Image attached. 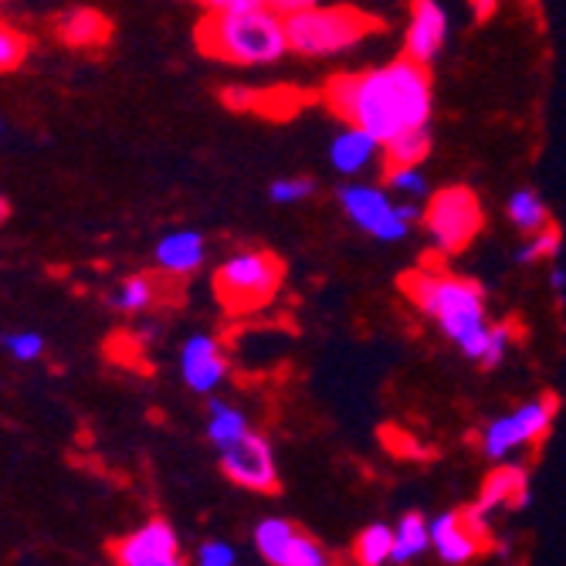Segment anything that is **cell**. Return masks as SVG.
I'll use <instances>...</instances> for the list:
<instances>
[{
	"mask_svg": "<svg viewBox=\"0 0 566 566\" xmlns=\"http://www.w3.org/2000/svg\"><path fill=\"white\" fill-rule=\"evenodd\" d=\"M329 164L343 177H359L374 164H384V143L359 126H343L329 143Z\"/></svg>",
	"mask_w": 566,
	"mask_h": 566,
	"instance_id": "2e32d148",
	"label": "cell"
},
{
	"mask_svg": "<svg viewBox=\"0 0 566 566\" xmlns=\"http://www.w3.org/2000/svg\"><path fill=\"white\" fill-rule=\"evenodd\" d=\"M55 34L69 48L98 51L113 41V21L95 8H72L55 21Z\"/></svg>",
	"mask_w": 566,
	"mask_h": 566,
	"instance_id": "ac0fdd59",
	"label": "cell"
},
{
	"mask_svg": "<svg viewBox=\"0 0 566 566\" xmlns=\"http://www.w3.org/2000/svg\"><path fill=\"white\" fill-rule=\"evenodd\" d=\"M431 546V526L421 512H407V516L394 526V556L390 563H410L418 559L421 553H428Z\"/></svg>",
	"mask_w": 566,
	"mask_h": 566,
	"instance_id": "603a6c76",
	"label": "cell"
},
{
	"mask_svg": "<svg viewBox=\"0 0 566 566\" xmlns=\"http://www.w3.org/2000/svg\"><path fill=\"white\" fill-rule=\"evenodd\" d=\"M285 285V262L269 248L234 251L214 272V295L228 316H254L269 308Z\"/></svg>",
	"mask_w": 566,
	"mask_h": 566,
	"instance_id": "277c9868",
	"label": "cell"
},
{
	"mask_svg": "<svg viewBox=\"0 0 566 566\" xmlns=\"http://www.w3.org/2000/svg\"><path fill=\"white\" fill-rule=\"evenodd\" d=\"M509 349H512V323H495L492 333H489V343H485V353H482L479 367H485V370L499 367L502 359L509 356Z\"/></svg>",
	"mask_w": 566,
	"mask_h": 566,
	"instance_id": "f546056e",
	"label": "cell"
},
{
	"mask_svg": "<svg viewBox=\"0 0 566 566\" xmlns=\"http://www.w3.org/2000/svg\"><path fill=\"white\" fill-rule=\"evenodd\" d=\"M384 187L390 193H400L403 200L431 197V180L421 167H384Z\"/></svg>",
	"mask_w": 566,
	"mask_h": 566,
	"instance_id": "d4e9b609",
	"label": "cell"
},
{
	"mask_svg": "<svg viewBox=\"0 0 566 566\" xmlns=\"http://www.w3.org/2000/svg\"><path fill=\"white\" fill-rule=\"evenodd\" d=\"M0 136H4V123H0Z\"/></svg>",
	"mask_w": 566,
	"mask_h": 566,
	"instance_id": "8d00e7d4",
	"label": "cell"
},
{
	"mask_svg": "<svg viewBox=\"0 0 566 566\" xmlns=\"http://www.w3.org/2000/svg\"><path fill=\"white\" fill-rule=\"evenodd\" d=\"M505 214L512 221V228L523 231L526 238L543 231L546 224H553V214H549V203L533 190V187H520L516 193L509 197L505 203Z\"/></svg>",
	"mask_w": 566,
	"mask_h": 566,
	"instance_id": "44dd1931",
	"label": "cell"
},
{
	"mask_svg": "<svg viewBox=\"0 0 566 566\" xmlns=\"http://www.w3.org/2000/svg\"><path fill=\"white\" fill-rule=\"evenodd\" d=\"M394 556V530L384 523L367 526L353 543V559L359 566H387Z\"/></svg>",
	"mask_w": 566,
	"mask_h": 566,
	"instance_id": "cb8c5ba5",
	"label": "cell"
},
{
	"mask_svg": "<svg viewBox=\"0 0 566 566\" xmlns=\"http://www.w3.org/2000/svg\"><path fill=\"white\" fill-rule=\"evenodd\" d=\"M197 4L208 14H231V11H251V8H265V0H197Z\"/></svg>",
	"mask_w": 566,
	"mask_h": 566,
	"instance_id": "1f68e13d",
	"label": "cell"
},
{
	"mask_svg": "<svg viewBox=\"0 0 566 566\" xmlns=\"http://www.w3.org/2000/svg\"><path fill=\"white\" fill-rule=\"evenodd\" d=\"M431 244L441 254H461L465 248H472V241L482 234L485 228V211L482 200L472 187L465 184H451L441 187L428 197V208L421 218Z\"/></svg>",
	"mask_w": 566,
	"mask_h": 566,
	"instance_id": "8992f818",
	"label": "cell"
},
{
	"mask_svg": "<svg viewBox=\"0 0 566 566\" xmlns=\"http://www.w3.org/2000/svg\"><path fill=\"white\" fill-rule=\"evenodd\" d=\"M336 200H339L346 221H353V228L370 234L374 241L394 244V241H403L407 231H410V224L400 218L397 200L390 197L387 187H377V184H343L336 190Z\"/></svg>",
	"mask_w": 566,
	"mask_h": 566,
	"instance_id": "ba28073f",
	"label": "cell"
},
{
	"mask_svg": "<svg viewBox=\"0 0 566 566\" xmlns=\"http://www.w3.org/2000/svg\"><path fill=\"white\" fill-rule=\"evenodd\" d=\"M316 4H319V0H265V8L275 11V14H282V18H292L298 11L316 8Z\"/></svg>",
	"mask_w": 566,
	"mask_h": 566,
	"instance_id": "d6a6232c",
	"label": "cell"
},
{
	"mask_svg": "<svg viewBox=\"0 0 566 566\" xmlns=\"http://www.w3.org/2000/svg\"><path fill=\"white\" fill-rule=\"evenodd\" d=\"M109 553L116 566H187L177 530L167 520H149L139 530L119 536Z\"/></svg>",
	"mask_w": 566,
	"mask_h": 566,
	"instance_id": "7c38bea8",
	"label": "cell"
},
{
	"mask_svg": "<svg viewBox=\"0 0 566 566\" xmlns=\"http://www.w3.org/2000/svg\"><path fill=\"white\" fill-rule=\"evenodd\" d=\"M193 38L208 59H218L224 65H241V69L275 65L289 55L285 18L269 8L231 11V14L203 11Z\"/></svg>",
	"mask_w": 566,
	"mask_h": 566,
	"instance_id": "3957f363",
	"label": "cell"
},
{
	"mask_svg": "<svg viewBox=\"0 0 566 566\" xmlns=\"http://www.w3.org/2000/svg\"><path fill=\"white\" fill-rule=\"evenodd\" d=\"M549 285H553V292H556V295H563V292H566V272H563L559 265L549 272Z\"/></svg>",
	"mask_w": 566,
	"mask_h": 566,
	"instance_id": "e575fe53",
	"label": "cell"
},
{
	"mask_svg": "<svg viewBox=\"0 0 566 566\" xmlns=\"http://www.w3.org/2000/svg\"><path fill=\"white\" fill-rule=\"evenodd\" d=\"M431 126L403 129L400 136L384 143V167H421L431 157Z\"/></svg>",
	"mask_w": 566,
	"mask_h": 566,
	"instance_id": "ffe728a7",
	"label": "cell"
},
{
	"mask_svg": "<svg viewBox=\"0 0 566 566\" xmlns=\"http://www.w3.org/2000/svg\"><path fill=\"white\" fill-rule=\"evenodd\" d=\"M444 41H448V11L438 0H415L407 18L403 55L431 69L434 59L444 51Z\"/></svg>",
	"mask_w": 566,
	"mask_h": 566,
	"instance_id": "5bb4252c",
	"label": "cell"
},
{
	"mask_svg": "<svg viewBox=\"0 0 566 566\" xmlns=\"http://www.w3.org/2000/svg\"><path fill=\"white\" fill-rule=\"evenodd\" d=\"M11 218V203H8V197L4 193H0V224H4Z\"/></svg>",
	"mask_w": 566,
	"mask_h": 566,
	"instance_id": "d590c367",
	"label": "cell"
},
{
	"mask_svg": "<svg viewBox=\"0 0 566 566\" xmlns=\"http://www.w3.org/2000/svg\"><path fill=\"white\" fill-rule=\"evenodd\" d=\"M556 410H559V400L553 394H543V397L520 403L516 410H509V415L489 421L482 431V454L495 461V465H502V461L516 458L520 451L539 444L556 421Z\"/></svg>",
	"mask_w": 566,
	"mask_h": 566,
	"instance_id": "52a82bcc",
	"label": "cell"
},
{
	"mask_svg": "<svg viewBox=\"0 0 566 566\" xmlns=\"http://www.w3.org/2000/svg\"><path fill=\"white\" fill-rule=\"evenodd\" d=\"M380 31V21L359 8L333 4V8H308L285 18L289 51L298 59H329L356 48L364 38Z\"/></svg>",
	"mask_w": 566,
	"mask_h": 566,
	"instance_id": "5b68a950",
	"label": "cell"
},
{
	"mask_svg": "<svg viewBox=\"0 0 566 566\" xmlns=\"http://www.w3.org/2000/svg\"><path fill=\"white\" fill-rule=\"evenodd\" d=\"M167 275H153V272H136V275H126L113 292H109V305L116 313H126V316H139V313H149V308H157L164 298H167Z\"/></svg>",
	"mask_w": 566,
	"mask_h": 566,
	"instance_id": "d6986e66",
	"label": "cell"
},
{
	"mask_svg": "<svg viewBox=\"0 0 566 566\" xmlns=\"http://www.w3.org/2000/svg\"><path fill=\"white\" fill-rule=\"evenodd\" d=\"M489 543V520L475 509H451L431 523V546L441 563L465 566Z\"/></svg>",
	"mask_w": 566,
	"mask_h": 566,
	"instance_id": "8fae6325",
	"label": "cell"
},
{
	"mask_svg": "<svg viewBox=\"0 0 566 566\" xmlns=\"http://www.w3.org/2000/svg\"><path fill=\"white\" fill-rule=\"evenodd\" d=\"M563 248V231L556 224H546L543 231L530 234L526 244L516 251V262L520 265H539V262H553Z\"/></svg>",
	"mask_w": 566,
	"mask_h": 566,
	"instance_id": "484cf974",
	"label": "cell"
},
{
	"mask_svg": "<svg viewBox=\"0 0 566 566\" xmlns=\"http://www.w3.org/2000/svg\"><path fill=\"white\" fill-rule=\"evenodd\" d=\"M313 193H316L313 177H279L269 184V200L279 203V208H292V203H302Z\"/></svg>",
	"mask_w": 566,
	"mask_h": 566,
	"instance_id": "83f0119b",
	"label": "cell"
},
{
	"mask_svg": "<svg viewBox=\"0 0 566 566\" xmlns=\"http://www.w3.org/2000/svg\"><path fill=\"white\" fill-rule=\"evenodd\" d=\"M153 262H157V272L167 275L170 282H184L197 275L203 262H208V238L193 228H174L153 248Z\"/></svg>",
	"mask_w": 566,
	"mask_h": 566,
	"instance_id": "9a60e30c",
	"label": "cell"
},
{
	"mask_svg": "<svg viewBox=\"0 0 566 566\" xmlns=\"http://www.w3.org/2000/svg\"><path fill=\"white\" fill-rule=\"evenodd\" d=\"M251 431V424H248V418H244V410H238L234 403H228V400H218V397H211V403H208V441L221 451V448H228V444H234L241 434H248Z\"/></svg>",
	"mask_w": 566,
	"mask_h": 566,
	"instance_id": "7402d4cb",
	"label": "cell"
},
{
	"mask_svg": "<svg viewBox=\"0 0 566 566\" xmlns=\"http://www.w3.org/2000/svg\"><path fill=\"white\" fill-rule=\"evenodd\" d=\"M197 566H234L238 563V553L231 543L224 539H208V543H200L197 546V556H193Z\"/></svg>",
	"mask_w": 566,
	"mask_h": 566,
	"instance_id": "4dcf8cb0",
	"label": "cell"
},
{
	"mask_svg": "<svg viewBox=\"0 0 566 566\" xmlns=\"http://www.w3.org/2000/svg\"><path fill=\"white\" fill-rule=\"evenodd\" d=\"M28 51H31L28 34L18 31L8 21H0V75H4V72H18L24 65V59H28Z\"/></svg>",
	"mask_w": 566,
	"mask_h": 566,
	"instance_id": "4316f807",
	"label": "cell"
},
{
	"mask_svg": "<svg viewBox=\"0 0 566 566\" xmlns=\"http://www.w3.org/2000/svg\"><path fill=\"white\" fill-rule=\"evenodd\" d=\"M530 502V475L520 465H502L485 479L479 502L472 505L475 512L489 520L495 509H523Z\"/></svg>",
	"mask_w": 566,
	"mask_h": 566,
	"instance_id": "e0dca14e",
	"label": "cell"
},
{
	"mask_svg": "<svg viewBox=\"0 0 566 566\" xmlns=\"http://www.w3.org/2000/svg\"><path fill=\"white\" fill-rule=\"evenodd\" d=\"M231 359L221 346L218 336L211 333H193L184 339L180 346V377L187 384V390L200 394V397H214L218 387L228 380Z\"/></svg>",
	"mask_w": 566,
	"mask_h": 566,
	"instance_id": "4fadbf2b",
	"label": "cell"
},
{
	"mask_svg": "<svg viewBox=\"0 0 566 566\" xmlns=\"http://www.w3.org/2000/svg\"><path fill=\"white\" fill-rule=\"evenodd\" d=\"M495 8H499V0H472V11H475V18H479V21L492 18V14H495Z\"/></svg>",
	"mask_w": 566,
	"mask_h": 566,
	"instance_id": "836d02e7",
	"label": "cell"
},
{
	"mask_svg": "<svg viewBox=\"0 0 566 566\" xmlns=\"http://www.w3.org/2000/svg\"><path fill=\"white\" fill-rule=\"evenodd\" d=\"M0 346H4L8 356L18 359V364H34V359L44 356V336L34 329H14L8 336H0Z\"/></svg>",
	"mask_w": 566,
	"mask_h": 566,
	"instance_id": "f1b7e54d",
	"label": "cell"
},
{
	"mask_svg": "<svg viewBox=\"0 0 566 566\" xmlns=\"http://www.w3.org/2000/svg\"><path fill=\"white\" fill-rule=\"evenodd\" d=\"M254 549L269 566H333L329 553L282 516H269L254 526Z\"/></svg>",
	"mask_w": 566,
	"mask_h": 566,
	"instance_id": "30bf717a",
	"label": "cell"
},
{
	"mask_svg": "<svg viewBox=\"0 0 566 566\" xmlns=\"http://www.w3.org/2000/svg\"><path fill=\"white\" fill-rule=\"evenodd\" d=\"M400 289L428 319L438 323L444 339H451L472 364H482L492 323L485 308V289L475 279L431 265L407 272L400 279Z\"/></svg>",
	"mask_w": 566,
	"mask_h": 566,
	"instance_id": "7a4b0ae2",
	"label": "cell"
},
{
	"mask_svg": "<svg viewBox=\"0 0 566 566\" xmlns=\"http://www.w3.org/2000/svg\"><path fill=\"white\" fill-rule=\"evenodd\" d=\"M221 472L248 489V492H275L279 489V465H275V448L265 434L248 431L234 444L221 448Z\"/></svg>",
	"mask_w": 566,
	"mask_h": 566,
	"instance_id": "9c48e42d",
	"label": "cell"
},
{
	"mask_svg": "<svg viewBox=\"0 0 566 566\" xmlns=\"http://www.w3.org/2000/svg\"><path fill=\"white\" fill-rule=\"evenodd\" d=\"M323 102L346 126H359L387 143L403 129L431 126L434 88L428 65L400 55L380 69L333 75L323 85Z\"/></svg>",
	"mask_w": 566,
	"mask_h": 566,
	"instance_id": "6da1fadb",
	"label": "cell"
}]
</instances>
